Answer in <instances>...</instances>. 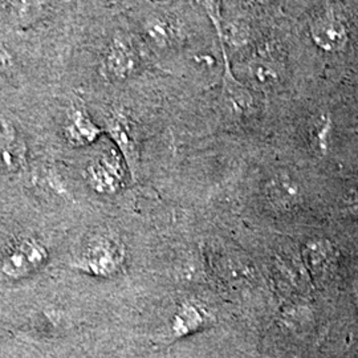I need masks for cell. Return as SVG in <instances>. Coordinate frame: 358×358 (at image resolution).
Masks as SVG:
<instances>
[{
    "label": "cell",
    "instance_id": "2",
    "mask_svg": "<svg viewBox=\"0 0 358 358\" xmlns=\"http://www.w3.org/2000/svg\"><path fill=\"white\" fill-rule=\"evenodd\" d=\"M90 186L101 192H115L122 186L124 167L115 150L101 154L88 167Z\"/></svg>",
    "mask_w": 358,
    "mask_h": 358
},
{
    "label": "cell",
    "instance_id": "4",
    "mask_svg": "<svg viewBox=\"0 0 358 358\" xmlns=\"http://www.w3.org/2000/svg\"><path fill=\"white\" fill-rule=\"evenodd\" d=\"M101 134L99 128L83 110H73L65 125V136L75 146H85L96 141Z\"/></svg>",
    "mask_w": 358,
    "mask_h": 358
},
{
    "label": "cell",
    "instance_id": "7",
    "mask_svg": "<svg viewBox=\"0 0 358 358\" xmlns=\"http://www.w3.org/2000/svg\"><path fill=\"white\" fill-rule=\"evenodd\" d=\"M146 34L152 38L154 44L159 47H166L171 35V28L169 26L166 19L155 17L148 23Z\"/></svg>",
    "mask_w": 358,
    "mask_h": 358
},
{
    "label": "cell",
    "instance_id": "5",
    "mask_svg": "<svg viewBox=\"0 0 358 358\" xmlns=\"http://www.w3.org/2000/svg\"><path fill=\"white\" fill-rule=\"evenodd\" d=\"M44 259L45 251L40 244L26 242L20 244L17 251H15L10 257L7 263V272L13 275L26 273L29 269L36 268Z\"/></svg>",
    "mask_w": 358,
    "mask_h": 358
},
{
    "label": "cell",
    "instance_id": "3",
    "mask_svg": "<svg viewBox=\"0 0 358 358\" xmlns=\"http://www.w3.org/2000/svg\"><path fill=\"white\" fill-rule=\"evenodd\" d=\"M137 66V55L131 43L124 36H115L105 52L103 72L112 80L131 76Z\"/></svg>",
    "mask_w": 358,
    "mask_h": 358
},
{
    "label": "cell",
    "instance_id": "6",
    "mask_svg": "<svg viewBox=\"0 0 358 358\" xmlns=\"http://www.w3.org/2000/svg\"><path fill=\"white\" fill-rule=\"evenodd\" d=\"M109 127H110V133H112L115 141L124 150V154H125L128 162H131L133 155H134V142L130 137L128 124L125 122L124 117H115Z\"/></svg>",
    "mask_w": 358,
    "mask_h": 358
},
{
    "label": "cell",
    "instance_id": "1",
    "mask_svg": "<svg viewBox=\"0 0 358 358\" xmlns=\"http://www.w3.org/2000/svg\"><path fill=\"white\" fill-rule=\"evenodd\" d=\"M124 263L121 248L109 239H97L88 245L83 252L78 266L93 275L109 276L113 275Z\"/></svg>",
    "mask_w": 358,
    "mask_h": 358
}]
</instances>
